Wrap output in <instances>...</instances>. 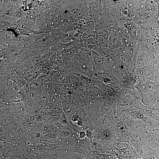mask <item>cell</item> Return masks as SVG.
<instances>
[{"label": "cell", "instance_id": "cell-27", "mask_svg": "<svg viewBox=\"0 0 159 159\" xmlns=\"http://www.w3.org/2000/svg\"><path fill=\"white\" fill-rule=\"evenodd\" d=\"M82 119L77 114L75 113L72 116L71 122L73 124V123H77L78 121L81 120Z\"/></svg>", "mask_w": 159, "mask_h": 159}, {"label": "cell", "instance_id": "cell-29", "mask_svg": "<svg viewBox=\"0 0 159 159\" xmlns=\"http://www.w3.org/2000/svg\"><path fill=\"white\" fill-rule=\"evenodd\" d=\"M86 137L92 141V139L94 133L89 130H86Z\"/></svg>", "mask_w": 159, "mask_h": 159}, {"label": "cell", "instance_id": "cell-19", "mask_svg": "<svg viewBox=\"0 0 159 159\" xmlns=\"http://www.w3.org/2000/svg\"><path fill=\"white\" fill-rule=\"evenodd\" d=\"M88 102L84 101L82 99L77 103L79 109L85 110L87 105Z\"/></svg>", "mask_w": 159, "mask_h": 159}, {"label": "cell", "instance_id": "cell-20", "mask_svg": "<svg viewBox=\"0 0 159 159\" xmlns=\"http://www.w3.org/2000/svg\"><path fill=\"white\" fill-rule=\"evenodd\" d=\"M103 159H117L118 156L113 154L110 153L101 154Z\"/></svg>", "mask_w": 159, "mask_h": 159}, {"label": "cell", "instance_id": "cell-12", "mask_svg": "<svg viewBox=\"0 0 159 159\" xmlns=\"http://www.w3.org/2000/svg\"><path fill=\"white\" fill-rule=\"evenodd\" d=\"M119 155L130 156L133 155V151L131 146L118 149Z\"/></svg>", "mask_w": 159, "mask_h": 159}, {"label": "cell", "instance_id": "cell-10", "mask_svg": "<svg viewBox=\"0 0 159 159\" xmlns=\"http://www.w3.org/2000/svg\"><path fill=\"white\" fill-rule=\"evenodd\" d=\"M25 103V108L29 113H32L35 112L36 108L33 100L28 99Z\"/></svg>", "mask_w": 159, "mask_h": 159}, {"label": "cell", "instance_id": "cell-14", "mask_svg": "<svg viewBox=\"0 0 159 159\" xmlns=\"http://www.w3.org/2000/svg\"><path fill=\"white\" fill-rule=\"evenodd\" d=\"M59 99L61 104L67 102L72 99V95L65 93H62L59 94Z\"/></svg>", "mask_w": 159, "mask_h": 159}, {"label": "cell", "instance_id": "cell-35", "mask_svg": "<svg viewBox=\"0 0 159 159\" xmlns=\"http://www.w3.org/2000/svg\"><path fill=\"white\" fill-rule=\"evenodd\" d=\"M136 159H145L144 158H136Z\"/></svg>", "mask_w": 159, "mask_h": 159}, {"label": "cell", "instance_id": "cell-15", "mask_svg": "<svg viewBox=\"0 0 159 159\" xmlns=\"http://www.w3.org/2000/svg\"><path fill=\"white\" fill-rule=\"evenodd\" d=\"M75 113L78 115L82 120L88 116V114L85 110L79 109Z\"/></svg>", "mask_w": 159, "mask_h": 159}, {"label": "cell", "instance_id": "cell-23", "mask_svg": "<svg viewBox=\"0 0 159 159\" xmlns=\"http://www.w3.org/2000/svg\"><path fill=\"white\" fill-rule=\"evenodd\" d=\"M111 87L116 92L120 90L124 85L122 84L108 85Z\"/></svg>", "mask_w": 159, "mask_h": 159}, {"label": "cell", "instance_id": "cell-28", "mask_svg": "<svg viewBox=\"0 0 159 159\" xmlns=\"http://www.w3.org/2000/svg\"><path fill=\"white\" fill-rule=\"evenodd\" d=\"M81 96L83 100L87 102H88L89 98V95L88 93L86 91H86L82 95H81Z\"/></svg>", "mask_w": 159, "mask_h": 159}, {"label": "cell", "instance_id": "cell-26", "mask_svg": "<svg viewBox=\"0 0 159 159\" xmlns=\"http://www.w3.org/2000/svg\"><path fill=\"white\" fill-rule=\"evenodd\" d=\"M86 90V89L84 87L79 85L76 88L75 91L77 93L81 95Z\"/></svg>", "mask_w": 159, "mask_h": 159}, {"label": "cell", "instance_id": "cell-6", "mask_svg": "<svg viewBox=\"0 0 159 159\" xmlns=\"http://www.w3.org/2000/svg\"><path fill=\"white\" fill-rule=\"evenodd\" d=\"M137 57H134L129 66L127 68V70L130 79L133 78L138 68L137 63Z\"/></svg>", "mask_w": 159, "mask_h": 159}, {"label": "cell", "instance_id": "cell-9", "mask_svg": "<svg viewBox=\"0 0 159 159\" xmlns=\"http://www.w3.org/2000/svg\"><path fill=\"white\" fill-rule=\"evenodd\" d=\"M33 100L36 110L39 111L44 107L45 102L44 98H42L40 97H35Z\"/></svg>", "mask_w": 159, "mask_h": 159}, {"label": "cell", "instance_id": "cell-3", "mask_svg": "<svg viewBox=\"0 0 159 159\" xmlns=\"http://www.w3.org/2000/svg\"><path fill=\"white\" fill-rule=\"evenodd\" d=\"M135 103L134 99L129 94L125 95L118 96L117 105L127 108H129Z\"/></svg>", "mask_w": 159, "mask_h": 159}, {"label": "cell", "instance_id": "cell-18", "mask_svg": "<svg viewBox=\"0 0 159 159\" xmlns=\"http://www.w3.org/2000/svg\"><path fill=\"white\" fill-rule=\"evenodd\" d=\"M59 122L62 124L67 126L69 124V122L68 120L65 113L62 115L60 119H59Z\"/></svg>", "mask_w": 159, "mask_h": 159}, {"label": "cell", "instance_id": "cell-8", "mask_svg": "<svg viewBox=\"0 0 159 159\" xmlns=\"http://www.w3.org/2000/svg\"><path fill=\"white\" fill-rule=\"evenodd\" d=\"M91 6L92 11L95 14L98 15L101 13L102 9L101 1H94L91 4Z\"/></svg>", "mask_w": 159, "mask_h": 159}, {"label": "cell", "instance_id": "cell-2", "mask_svg": "<svg viewBox=\"0 0 159 159\" xmlns=\"http://www.w3.org/2000/svg\"><path fill=\"white\" fill-rule=\"evenodd\" d=\"M122 41L118 33L115 30H112L108 35V45L109 48L111 50L115 49L122 45Z\"/></svg>", "mask_w": 159, "mask_h": 159}, {"label": "cell", "instance_id": "cell-30", "mask_svg": "<svg viewBox=\"0 0 159 159\" xmlns=\"http://www.w3.org/2000/svg\"><path fill=\"white\" fill-rule=\"evenodd\" d=\"M153 82L159 86V71H156Z\"/></svg>", "mask_w": 159, "mask_h": 159}, {"label": "cell", "instance_id": "cell-17", "mask_svg": "<svg viewBox=\"0 0 159 159\" xmlns=\"http://www.w3.org/2000/svg\"><path fill=\"white\" fill-rule=\"evenodd\" d=\"M72 100L61 104V106L63 109L64 111L71 110Z\"/></svg>", "mask_w": 159, "mask_h": 159}, {"label": "cell", "instance_id": "cell-11", "mask_svg": "<svg viewBox=\"0 0 159 159\" xmlns=\"http://www.w3.org/2000/svg\"><path fill=\"white\" fill-rule=\"evenodd\" d=\"M129 94L134 99L135 102H140L142 94L134 87L132 88Z\"/></svg>", "mask_w": 159, "mask_h": 159}, {"label": "cell", "instance_id": "cell-34", "mask_svg": "<svg viewBox=\"0 0 159 159\" xmlns=\"http://www.w3.org/2000/svg\"><path fill=\"white\" fill-rule=\"evenodd\" d=\"M129 159H136V158L134 155H133L130 156Z\"/></svg>", "mask_w": 159, "mask_h": 159}, {"label": "cell", "instance_id": "cell-4", "mask_svg": "<svg viewBox=\"0 0 159 159\" xmlns=\"http://www.w3.org/2000/svg\"><path fill=\"white\" fill-rule=\"evenodd\" d=\"M138 68H141L149 65L151 64V61L148 51H144L139 55L137 57Z\"/></svg>", "mask_w": 159, "mask_h": 159}, {"label": "cell", "instance_id": "cell-13", "mask_svg": "<svg viewBox=\"0 0 159 159\" xmlns=\"http://www.w3.org/2000/svg\"><path fill=\"white\" fill-rule=\"evenodd\" d=\"M62 77L60 71H56L52 72L50 75L51 80L54 83L57 82Z\"/></svg>", "mask_w": 159, "mask_h": 159}, {"label": "cell", "instance_id": "cell-1", "mask_svg": "<svg viewBox=\"0 0 159 159\" xmlns=\"http://www.w3.org/2000/svg\"><path fill=\"white\" fill-rule=\"evenodd\" d=\"M134 87L142 94H149L154 91H159V86L153 81L139 83Z\"/></svg>", "mask_w": 159, "mask_h": 159}, {"label": "cell", "instance_id": "cell-25", "mask_svg": "<svg viewBox=\"0 0 159 159\" xmlns=\"http://www.w3.org/2000/svg\"><path fill=\"white\" fill-rule=\"evenodd\" d=\"M79 109L77 103L74 101L72 99L71 110L73 112L75 113Z\"/></svg>", "mask_w": 159, "mask_h": 159}, {"label": "cell", "instance_id": "cell-24", "mask_svg": "<svg viewBox=\"0 0 159 159\" xmlns=\"http://www.w3.org/2000/svg\"><path fill=\"white\" fill-rule=\"evenodd\" d=\"M129 145L126 142H118L116 143V147L118 150L129 147Z\"/></svg>", "mask_w": 159, "mask_h": 159}, {"label": "cell", "instance_id": "cell-5", "mask_svg": "<svg viewBox=\"0 0 159 159\" xmlns=\"http://www.w3.org/2000/svg\"><path fill=\"white\" fill-rule=\"evenodd\" d=\"M79 80V85L87 89L91 86L92 79L77 73L73 72Z\"/></svg>", "mask_w": 159, "mask_h": 159}, {"label": "cell", "instance_id": "cell-22", "mask_svg": "<svg viewBox=\"0 0 159 159\" xmlns=\"http://www.w3.org/2000/svg\"><path fill=\"white\" fill-rule=\"evenodd\" d=\"M26 77L28 80H32L36 76V74L33 71H28L26 72L25 73Z\"/></svg>", "mask_w": 159, "mask_h": 159}, {"label": "cell", "instance_id": "cell-16", "mask_svg": "<svg viewBox=\"0 0 159 159\" xmlns=\"http://www.w3.org/2000/svg\"><path fill=\"white\" fill-rule=\"evenodd\" d=\"M116 2L112 1H102L103 10L106 9L110 6L115 5Z\"/></svg>", "mask_w": 159, "mask_h": 159}, {"label": "cell", "instance_id": "cell-7", "mask_svg": "<svg viewBox=\"0 0 159 159\" xmlns=\"http://www.w3.org/2000/svg\"><path fill=\"white\" fill-rule=\"evenodd\" d=\"M133 58V57L128 54L119 56L118 57V60L126 68L129 66Z\"/></svg>", "mask_w": 159, "mask_h": 159}, {"label": "cell", "instance_id": "cell-33", "mask_svg": "<svg viewBox=\"0 0 159 159\" xmlns=\"http://www.w3.org/2000/svg\"><path fill=\"white\" fill-rule=\"evenodd\" d=\"M130 156L122 155H119L118 156V159H129Z\"/></svg>", "mask_w": 159, "mask_h": 159}, {"label": "cell", "instance_id": "cell-31", "mask_svg": "<svg viewBox=\"0 0 159 159\" xmlns=\"http://www.w3.org/2000/svg\"><path fill=\"white\" fill-rule=\"evenodd\" d=\"M79 139H82L86 136V132L84 130H82L79 133Z\"/></svg>", "mask_w": 159, "mask_h": 159}, {"label": "cell", "instance_id": "cell-21", "mask_svg": "<svg viewBox=\"0 0 159 159\" xmlns=\"http://www.w3.org/2000/svg\"><path fill=\"white\" fill-rule=\"evenodd\" d=\"M72 97L73 100L77 103L82 99L81 95L75 91H74L73 93Z\"/></svg>", "mask_w": 159, "mask_h": 159}, {"label": "cell", "instance_id": "cell-32", "mask_svg": "<svg viewBox=\"0 0 159 159\" xmlns=\"http://www.w3.org/2000/svg\"><path fill=\"white\" fill-rule=\"evenodd\" d=\"M76 126L79 127H83L84 126L83 120H82V119L78 121L76 123Z\"/></svg>", "mask_w": 159, "mask_h": 159}]
</instances>
